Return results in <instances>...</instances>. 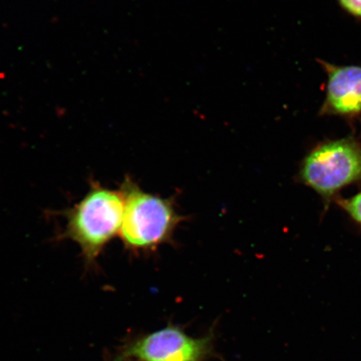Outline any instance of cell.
<instances>
[{
    "label": "cell",
    "instance_id": "7a4b0ae2",
    "mask_svg": "<svg viewBox=\"0 0 361 361\" xmlns=\"http://www.w3.org/2000/svg\"><path fill=\"white\" fill-rule=\"evenodd\" d=\"M120 190L125 200L120 237L126 248L140 254L153 252L171 241L183 221L173 201L144 192L129 177Z\"/></svg>",
    "mask_w": 361,
    "mask_h": 361
},
{
    "label": "cell",
    "instance_id": "3957f363",
    "mask_svg": "<svg viewBox=\"0 0 361 361\" xmlns=\"http://www.w3.org/2000/svg\"><path fill=\"white\" fill-rule=\"evenodd\" d=\"M299 177L328 204L342 188L361 182V147L349 138L320 144L302 162Z\"/></svg>",
    "mask_w": 361,
    "mask_h": 361
},
{
    "label": "cell",
    "instance_id": "52a82bcc",
    "mask_svg": "<svg viewBox=\"0 0 361 361\" xmlns=\"http://www.w3.org/2000/svg\"><path fill=\"white\" fill-rule=\"evenodd\" d=\"M340 2L346 11L355 16H361V0H340Z\"/></svg>",
    "mask_w": 361,
    "mask_h": 361
},
{
    "label": "cell",
    "instance_id": "8992f818",
    "mask_svg": "<svg viewBox=\"0 0 361 361\" xmlns=\"http://www.w3.org/2000/svg\"><path fill=\"white\" fill-rule=\"evenodd\" d=\"M337 202L355 222L361 225V192L346 200L340 198Z\"/></svg>",
    "mask_w": 361,
    "mask_h": 361
},
{
    "label": "cell",
    "instance_id": "5b68a950",
    "mask_svg": "<svg viewBox=\"0 0 361 361\" xmlns=\"http://www.w3.org/2000/svg\"><path fill=\"white\" fill-rule=\"evenodd\" d=\"M327 106L342 115L361 111V68L326 66Z\"/></svg>",
    "mask_w": 361,
    "mask_h": 361
},
{
    "label": "cell",
    "instance_id": "6da1fadb",
    "mask_svg": "<svg viewBox=\"0 0 361 361\" xmlns=\"http://www.w3.org/2000/svg\"><path fill=\"white\" fill-rule=\"evenodd\" d=\"M125 200L116 191L93 182L82 200L68 210L63 238L78 243L81 255L92 264L117 234L123 224Z\"/></svg>",
    "mask_w": 361,
    "mask_h": 361
},
{
    "label": "cell",
    "instance_id": "277c9868",
    "mask_svg": "<svg viewBox=\"0 0 361 361\" xmlns=\"http://www.w3.org/2000/svg\"><path fill=\"white\" fill-rule=\"evenodd\" d=\"M211 349L209 336L192 338L177 327H166L133 343L115 361H202Z\"/></svg>",
    "mask_w": 361,
    "mask_h": 361
}]
</instances>
